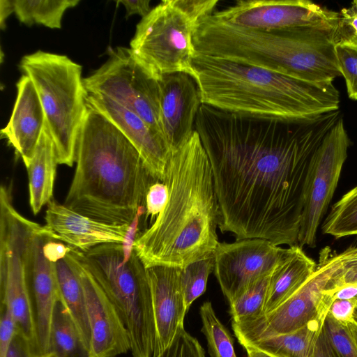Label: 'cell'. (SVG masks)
Here are the masks:
<instances>
[{
    "label": "cell",
    "instance_id": "3957f363",
    "mask_svg": "<svg viewBox=\"0 0 357 357\" xmlns=\"http://www.w3.org/2000/svg\"><path fill=\"white\" fill-rule=\"evenodd\" d=\"M64 205L96 220L130 225L156 181L140 154L109 120L88 108Z\"/></svg>",
    "mask_w": 357,
    "mask_h": 357
},
{
    "label": "cell",
    "instance_id": "44dd1931",
    "mask_svg": "<svg viewBox=\"0 0 357 357\" xmlns=\"http://www.w3.org/2000/svg\"><path fill=\"white\" fill-rule=\"evenodd\" d=\"M51 239L56 240L53 233L45 225H43L36 234L33 245L31 291L36 310V354L48 351L52 312L56 303L61 299L56 263L50 261L43 254L45 243Z\"/></svg>",
    "mask_w": 357,
    "mask_h": 357
},
{
    "label": "cell",
    "instance_id": "7402d4cb",
    "mask_svg": "<svg viewBox=\"0 0 357 357\" xmlns=\"http://www.w3.org/2000/svg\"><path fill=\"white\" fill-rule=\"evenodd\" d=\"M317 266L301 246H290L271 275L263 314L271 312L296 293L314 273Z\"/></svg>",
    "mask_w": 357,
    "mask_h": 357
},
{
    "label": "cell",
    "instance_id": "f6af8a7d",
    "mask_svg": "<svg viewBox=\"0 0 357 357\" xmlns=\"http://www.w3.org/2000/svg\"><path fill=\"white\" fill-rule=\"evenodd\" d=\"M311 357H331L323 328L317 338Z\"/></svg>",
    "mask_w": 357,
    "mask_h": 357
},
{
    "label": "cell",
    "instance_id": "ee69618b",
    "mask_svg": "<svg viewBox=\"0 0 357 357\" xmlns=\"http://www.w3.org/2000/svg\"><path fill=\"white\" fill-rule=\"evenodd\" d=\"M326 294L330 297L332 301L335 299H351L357 297V284H346L331 294Z\"/></svg>",
    "mask_w": 357,
    "mask_h": 357
},
{
    "label": "cell",
    "instance_id": "4fadbf2b",
    "mask_svg": "<svg viewBox=\"0 0 357 357\" xmlns=\"http://www.w3.org/2000/svg\"><path fill=\"white\" fill-rule=\"evenodd\" d=\"M287 252L288 248L262 238L219 243L214 252L213 271L229 303L258 279L271 274Z\"/></svg>",
    "mask_w": 357,
    "mask_h": 357
},
{
    "label": "cell",
    "instance_id": "c3c4849f",
    "mask_svg": "<svg viewBox=\"0 0 357 357\" xmlns=\"http://www.w3.org/2000/svg\"><path fill=\"white\" fill-rule=\"evenodd\" d=\"M348 326L350 330L354 343L357 347V321L354 319L351 323L348 324Z\"/></svg>",
    "mask_w": 357,
    "mask_h": 357
},
{
    "label": "cell",
    "instance_id": "f907efd6",
    "mask_svg": "<svg viewBox=\"0 0 357 357\" xmlns=\"http://www.w3.org/2000/svg\"><path fill=\"white\" fill-rule=\"evenodd\" d=\"M354 319H355L356 321H357V309H356V312H355V314H354Z\"/></svg>",
    "mask_w": 357,
    "mask_h": 357
},
{
    "label": "cell",
    "instance_id": "d590c367",
    "mask_svg": "<svg viewBox=\"0 0 357 357\" xmlns=\"http://www.w3.org/2000/svg\"><path fill=\"white\" fill-rule=\"evenodd\" d=\"M158 357H206L199 341L183 326L178 328L172 343Z\"/></svg>",
    "mask_w": 357,
    "mask_h": 357
},
{
    "label": "cell",
    "instance_id": "5bb4252c",
    "mask_svg": "<svg viewBox=\"0 0 357 357\" xmlns=\"http://www.w3.org/2000/svg\"><path fill=\"white\" fill-rule=\"evenodd\" d=\"M213 15L233 25L261 31L335 27L338 17L337 12L307 0H241Z\"/></svg>",
    "mask_w": 357,
    "mask_h": 357
},
{
    "label": "cell",
    "instance_id": "603a6c76",
    "mask_svg": "<svg viewBox=\"0 0 357 357\" xmlns=\"http://www.w3.org/2000/svg\"><path fill=\"white\" fill-rule=\"evenodd\" d=\"M59 165L53 141L46 125L33 158L26 167L29 204L34 215L53 199V190Z\"/></svg>",
    "mask_w": 357,
    "mask_h": 357
},
{
    "label": "cell",
    "instance_id": "681fc988",
    "mask_svg": "<svg viewBox=\"0 0 357 357\" xmlns=\"http://www.w3.org/2000/svg\"><path fill=\"white\" fill-rule=\"evenodd\" d=\"M33 357H59L53 352H45L43 354H35Z\"/></svg>",
    "mask_w": 357,
    "mask_h": 357
},
{
    "label": "cell",
    "instance_id": "8d00e7d4",
    "mask_svg": "<svg viewBox=\"0 0 357 357\" xmlns=\"http://www.w3.org/2000/svg\"><path fill=\"white\" fill-rule=\"evenodd\" d=\"M168 199V188L165 183L156 181L149 188L146 199L145 210L146 218L151 216V220L157 218L165 207Z\"/></svg>",
    "mask_w": 357,
    "mask_h": 357
},
{
    "label": "cell",
    "instance_id": "bcb514c9",
    "mask_svg": "<svg viewBox=\"0 0 357 357\" xmlns=\"http://www.w3.org/2000/svg\"><path fill=\"white\" fill-rule=\"evenodd\" d=\"M13 13L11 0L0 1V22L1 29L5 27V21Z\"/></svg>",
    "mask_w": 357,
    "mask_h": 357
},
{
    "label": "cell",
    "instance_id": "9c48e42d",
    "mask_svg": "<svg viewBox=\"0 0 357 357\" xmlns=\"http://www.w3.org/2000/svg\"><path fill=\"white\" fill-rule=\"evenodd\" d=\"M201 20L184 0L162 1L137 24L130 48L158 79L175 73L195 79L193 37Z\"/></svg>",
    "mask_w": 357,
    "mask_h": 357
},
{
    "label": "cell",
    "instance_id": "b9f144b4",
    "mask_svg": "<svg viewBox=\"0 0 357 357\" xmlns=\"http://www.w3.org/2000/svg\"><path fill=\"white\" fill-rule=\"evenodd\" d=\"M71 248V246L65 245L61 241L51 239L45 243L43 254L50 261L56 263L58 261L66 258Z\"/></svg>",
    "mask_w": 357,
    "mask_h": 357
},
{
    "label": "cell",
    "instance_id": "8fae6325",
    "mask_svg": "<svg viewBox=\"0 0 357 357\" xmlns=\"http://www.w3.org/2000/svg\"><path fill=\"white\" fill-rule=\"evenodd\" d=\"M342 258V252L333 254L330 248L323 249L314 273L290 298L253 321L232 323L234 335L241 345L294 332L328 313L332 301L324 291Z\"/></svg>",
    "mask_w": 357,
    "mask_h": 357
},
{
    "label": "cell",
    "instance_id": "ab89813d",
    "mask_svg": "<svg viewBox=\"0 0 357 357\" xmlns=\"http://www.w3.org/2000/svg\"><path fill=\"white\" fill-rule=\"evenodd\" d=\"M146 213L144 206L139 208L133 221L129 225L128 231L126 233L123 243H122L125 261H127L133 250L134 243L138 237L139 223L140 217Z\"/></svg>",
    "mask_w": 357,
    "mask_h": 357
},
{
    "label": "cell",
    "instance_id": "5b68a950",
    "mask_svg": "<svg viewBox=\"0 0 357 357\" xmlns=\"http://www.w3.org/2000/svg\"><path fill=\"white\" fill-rule=\"evenodd\" d=\"M334 27L305 26L273 31L239 27L213 13L199 23L195 54L264 68L295 79L329 83L341 75Z\"/></svg>",
    "mask_w": 357,
    "mask_h": 357
},
{
    "label": "cell",
    "instance_id": "1f68e13d",
    "mask_svg": "<svg viewBox=\"0 0 357 357\" xmlns=\"http://www.w3.org/2000/svg\"><path fill=\"white\" fill-rule=\"evenodd\" d=\"M323 332L327 341L331 357H357V347L348 325L342 324L328 312Z\"/></svg>",
    "mask_w": 357,
    "mask_h": 357
},
{
    "label": "cell",
    "instance_id": "60d3db41",
    "mask_svg": "<svg viewBox=\"0 0 357 357\" xmlns=\"http://www.w3.org/2000/svg\"><path fill=\"white\" fill-rule=\"evenodd\" d=\"M35 354V349L31 342L17 331L7 357H33Z\"/></svg>",
    "mask_w": 357,
    "mask_h": 357
},
{
    "label": "cell",
    "instance_id": "d6986e66",
    "mask_svg": "<svg viewBox=\"0 0 357 357\" xmlns=\"http://www.w3.org/2000/svg\"><path fill=\"white\" fill-rule=\"evenodd\" d=\"M151 287L156 337L153 357H158L183 326L185 306L179 279L180 268L155 266L146 268Z\"/></svg>",
    "mask_w": 357,
    "mask_h": 357
},
{
    "label": "cell",
    "instance_id": "52a82bcc",
    "mask_svg": "<svg viewBox=\"0 0 357 357\" xmlns=\"http://www.w3.org/2000/svg\"><path fill=\"white\" fill-rule=\"evenodd\" d=\"M82 256L127 328L132 357H153L156 329L151 287L135 250L127 261L119 243L98 245Z\"/></svg>",
    "mask_w": 357,
    "mask_h": 357
},
{
    "label": "cell",
    "instance_id": "7dc6e473",
    "mask_svg": "<svg viewBox=\"0 0 357 357\" xmlns=\"http://www.w3.org/2000/svg\"><path fill=\"white\" fill-rule=\"evenodd\" d=\"M247 353V357H273L259 349L250 346H243Z\"/></svg>",
    "mask_w": 357,
    "mask_h": 357
},
{
    "label": "cell",
    "instance_id": "277c9868",
    "mask_svg": "<svg viewBox=\"0 0 357 357\" xmlns=\"http://www.w3.org/2000/svg\"><path fill=\"white\" fill-rule=\"evenodd\" d=\"M202 104L266 120H295L339 109L333 82L303 81L264 68L195 54Z\"/></svg>",
    "mask_w": 357,
    "mask_h": 357
},
{
    "label": "cell",
    "instance_id": "e0dca14e",
    "mask_svg": "<svg viewBox=\"0 0 357 357\" xmlns=\"http://www.w3.org/2000/svg\"><path fill=\"white\" fill-rule=\"evenodd\" d=\"M87 107L109 120L136 148L151 176L163 182L170 150L160 135L139 116L102 96L87 93Z\"/></svg>",
    "mask_w": 357,
    "mask_h": 357
},
{
    "label": "cell",
    "instance_id": "ba28073f",
    "mask_svg": "<svg viewBox=\"0 0 357 357\" xmlns=\"http://www.w3.org/2000/svg\"><path fill=\"white\" fill-rule=\"evenodd\" d=\"M43 225L27 219L14 206L12 188H0V301L13 316L18 332L36 352V316L31 302L34 238Z\"/></svg>",
    "mask_w": 357,
    "mask_h": 357
},
{
    "label": "cell",
    "instance_id": "ffe728a7",
    "mask_svg": "<svg viewBox=\"0 0 357 357\" xmlns=\"http://www.w3.org/2000/svg\"><path fill=\"white\" fill-rule=\"evenodd\" d=\"M17 96L7 125L1 130L2 138L14 148L28 167L45 126L44 110L31 80L22 75L16 84Z\"/></svg>",
    "mask_w": 357,
    "mask_h": 357
},
{
    "label": "cell",
    "instance_id": "8992f818",
    "mask_svg": "<svg viewBox=\"0 0 357 357\" xmlns=\"http://www.w3.org/2000/svg\"><path fill=\"white\" fill-rule=\"evenodd\" d=\"M19 67L36 89L59 165L72 167L88 111L82 66L66 55L38 50L24 56Z\"/></svg>",
    "mask_w": 357,
    "mask_h": 357
},
{
    "label": "cell",
    "instance_id": "ac0fdd59",
    "mask_svg": "<svg viewBox=\"0 0 357 357\" xmlns=\"http://www.w3.org/2000/svg\"><path fill=\"white\" fill-rule=\"evenodd\" d=\"M45 211V226L56 239L86 252L108 243L122 244L129 225L108 224L79 213L64 204L51 200Z\"/></svg>",
    "mask_w": 357,
    "mask_h": 357
},
{
    "label": "cell",
    "instance_id": "4316f807",
    "mask_svg": "<svg viewBox=\"0 0 357 357\" xmlns=\"http://www.w3.org/2000/svg\"><path fill=\"white\" fill-rule=\"evenodd\" d=\"M79 3V0H11L13 13L20 22L50 29H61L66 10Z\"/></svg>",
    "mask_w": 357,
    "mask_h": 357
},
{
    "label": "cell",
    "instance_id": "7a4b0ae2",
    "mask_svg": "<svg viewBox=\"0 0 357 357\" xmlns=\"http://www.w3.org/2000/svg\"><path fill=\"white\" fill-rule=\"evenodd\" d=\"M163 183L167 202L133 246L144 266L181 268L214 255L219 204L209 159L196 130L171 153Z\"/></svg>",
    "mask_w": 357,
    "mask_h": 357
},
{
    "label": "cell",
    "instance_id": "83f0119b",
    "mask_svg": "<svg viewBox=\"0 0 357 357\" xmlns=\"http://www.w3.org/2000/svg\"><path fill=\"white\" fill-rule=\"evenodd\" d=\"M322 231L335 238L357 234V185L332 206Z\"/></svg>",
    "mask_w": 357,
    "mask_h": 357
},
{
    "label": "cell",
    "instance_id": "cb8c5ba5",
    "mask_svg": "<svg viewBox=\"0 0 357 357\" xmlns=\"http://www.w3.org/2000/svg\"><path fill=\"white\" fill-rule=\"evenodd\" d=\"M327 314L317 317L294 332L261 339L241 346L252 347L273 357H311Z\"/></svg>",
    "mask_w": 357,
    "mask_h": 357
},
{
    "label": "cell",
    "instance_id": "4dcf8cb0",
    "mask_svg": "<svg viewBox=\"0 0 357 357\" xmlns=\"http://www.w3.org/2000/svg\"><path fill=\"white\" fill-rule=\"evenodd\" d=\"M214 268V255L193 261L180 268V284L188 310L206 291L208 276Z\"/></svg>",
    "mask_w": 357,
    "mask_h": 357
},
{
    "label": "cell",
    "instance_id": "484cf974",
    "mask_svg": "<svg viewBox=\"0 0 357 357\" xmlns=\"http://www.w3.org/2000/svg\"><path fill=\"white\" fill-rule=\"evenodd\" d=\"M55 265L61 299L72 315L89 351L91 330L83 287L66 258L58 261Z\"/></svg>",
    "mask_w": 357,
    "mask_h": 357
},
{
    "label": "cell",
    "instance_id": "f35d334b",
    "mask_svg": "<svg viewBox=\"0 0 357 357\" xmlns=\"http://www.w3.org/2000/svg\"><path fill=\"white\" fill-rule=\"evenodd\" d=\"M357 309V297L351 299H335L331 303L328 313L337 321L348 325L354 319Z\"/></svg>",
    "mask_w": 357,
    "mask_h": 357
},
{
    "label": "cell",
    "instance_id": "6da1fadb",
    "mask_svg": "<svg viewBox=\"0 0 357 357\" xmlns=\"http://www.w3.org/2000/svg\"><path fill=\"white\" fill-rule=\"evenodd\" d=\"M340 118L338 109L266 120L202 104L195 130L212 169L221 231L296 245L314 157Z\"/></svg>",
    "mask_w": 357,
    "mask_h": 357
},
{
    "label": "cell",
    "instance_id": "30bf717a",
    "mask_svg": "<svg viewBox=\"0 0 357 357\" xmlns=\"http://www.w3.org/2000/svg\"><path fill=\"white\" fill-rule=\"evenodd\" d=\"M107 54L108 59L83 78L87 93L102 96L120 104L139 116L163 137L158 79L130 48L109 47Z\"/></svg>",
    "mask_w": 357,
    "mask_h": 357
},
{
    "label": "cell",
    "instance_id": "f1b7e54d",
    "mask_svg": "<svg viewBox=\"0 0 357 357\" xmlns=\"http://www.w3.org/2000/svg\"><path fill=\"white\" fill-rule=\"evenodd\" d=\"M202 332L205 335L211 357H236L231 334L216 316L210 301L199 309Z\"/></svg>",
    "mask_w": 357,
    "mask_h": 357
},
{
    "label": "cell",
    "instance_id": "d6a6232c",
    "mask_svg": "<svg viewBox=\"0 0 357 357\" xmlns=\"http://www.w3.org/2000/svg\"><path fill=\"white\" fill-rule=\"evenodd\" d=\"M333 40L335 45L357 47V0L338 13V17L333 29Z\"/></svg>",
    "mask_w": 357,
    "mask_h": 357
},
{
    "label": "cell",
    "instance_id": "9a60e30c",
    "mask_svg": "<svg viewBox=\"0 0 357 357\" xmlns=\"http://www.w3.org/2000/svg\"><path fill=\"white\" fill-rule=\"evenodd\" d=\"M66 259L83 287L91 330L89 357H117L130 351L127 328L114 305L98 283L82 256L72 247Z\"/></svg>",
    "mask_w": 357,
    "mask_h": 357
},
{
    "label": "cell",
    "instance_id": "7bdbcfd3",
    "mask_svg": "<svg viewBox=\"0 0 357 357\" xmlns=\"http://www.w3.org/2000/svg\"><path fill=\"white\" fill-rule=\"evenodd\" d=\"M116 2L122 4L125 7L126 17L135 14L144 17L151 10L150 0H118Z\"/></svg>",
    "mask_w": 357,
    "mask_h": 357
},
{
    "label": "cell",
    "instance_id": "d4e9b609",
    "mask_svg": "<svg viewBox=\"0 0 357 357\" xmlns=\"http://www.w3.org/2000/svg\"><path fill=\"white\" fill-rule=\"evenodd\" d=\"M47 351L59 357H89V351L61 299L57 301L53 310Z\"/></svg>",
    "mask_w": 357,
    "mask_h": 357
},
{
    "label": "cell",
    "instance_id": "7c38bea8",
    "mask_svg": "<svg viewBox=\"0 0 357 357\" xmlns=\"http://www.w3.org/2000/svg\"><path fill=\"white\" fill-rule=\"evenodd\" d=\"M350 142L341 117L327 133L310 169L298 243L316 245L317 233L337 187Z\"/></svg>",
    "mask_w": 357,
    "mask_h": 357
},
{
    "label": "cell",
    "instance_id": "74e56055",
    "mask_svg": "<svg viewBox=\"0 0 357 357\" xmlns=\"http://www.w3.org/2000/svg\"><path fill=\"white\" fill-rule=\"evenodd\" d=\"M17 332L15 321L9 310L1 305L0 357H7L10 344Z\"/></svg>",
    "mask_w": 357,
    "mask_h": 357
},
{
    "label": "cell",
    "instance_id": "f546056e",
    "mask_svg": "<svg viewBox=\"0 0 357 357\" xmlns=\"http://www.w3.org/2000/svg\"><path fill=\"white\" fill-rule=\"evenodd\" d=\"M272 273L258 279L243 294L229 303V312L232 323L240 324L251 321L264 314L266 296Z\"/></svg>",
    "mask_w": 357,
    "mask_h": 357
},
{
    "label": "cell",
    "instance_id": "e575fe53",
    "mask_svg": "<svg viewBox=\"0 0 357 357\" xmlns=\"http://www.w3.org/2000/svg\"><path fill=\"white\" fill-rule=\"evenodd\" d=\"M357 284V247L342 252L340 265L330 280L325 293L331 294L346 284Z\"/></svg>",
    "mask_w": 357,
    "mask_h": 357
},
{
    "label": "cell",
    "instance_id": "2e32d148",
    "mask_svg": "<svg viewBox=\"0 0 357 357\" xmlns=\"http://www.w3.org/2000/svg\"><path fill=\"white\" fill-rule=\"evenodd\" d=\"M160 123L163 137L173 152L195 130V121L202 105L196 79L185 73L167 74L158 79Z\"/></svg>",
    "mask_w": 357,
    "mask_h": 357
},
{
    "label": "cell",
    "instance_id": "836d02e7",
    "mask_svg": "<svg viewBox=\"0 0 357 357\" xmlns=\"http://www.w3.org/2000/svg\"><path fill=\"white\" fill-rule=\"evenodd\" d=\"M335 52L341 75L344 77L349 98L357 100V47L337 45Z\"/></svg>",
    "mask_w": 357,
    "mask_h": 357
}]
</instances>
